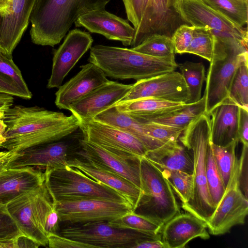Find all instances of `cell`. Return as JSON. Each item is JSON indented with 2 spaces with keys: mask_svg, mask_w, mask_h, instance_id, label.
<instances>
[{
  "mask_svg": "<svg viewBox=\"0 0 248 248\" xmlns=\"http://www.w3.org/2000/svg\"><path fill=\"white\" fill-rule=\"evenodd\" d=\"M248 213V200L239 185L238 161L225 192L209 219L206 222L210 234L222 235L232 227L245 223Z\"/></svg>",
  "mask_w": 248,
  "mask_h": 248,
  "instance_id": "13",
  "label": "cell"
},
{
  "mask_svg": "<svg viewBox=\"0 0 248 248\" xmlns=\"http://www.w3.org/2000/svg\"><path fill=\"white\" fill-rule=\"evenodd\" d=\"M37 0H11L6 13L0 15V51L12 53L27 29Z\"/></svg>",
  "mask_w": 248,
  "mask_h": 248,
  "instance_id": "18",
  "label": "cell"
},
{
  "mask_svg": "<svg viewBox=\"0 0 248 248\" xmlns=\"http://www.w3.org/2000/svg\"><path fill=\"white\" fill-rule=\"evenodd\" d=\"M7 125L3 122L2 119H0V146L1 144L5 140L3 134L6 130Z\"/></svg>",
  "mask_w": 248,
  "mask_h": 248,
  "instance_id": "53",
  "label": "cell"
},
{
  "mask_svg": "<svg viewBox=\"0 0 248 248\" xmlns=\"http://www.w3.org/2000/svg\"><path fill=\"white\" fill-rule=\"evenodd\" d=\"M60 222L58 213L53 206V209L48 214L46 221V230L47 234L48 233H57L59 228Z\"/></svg>",
  "mask_w": 248,
  "mask_h": 248,
  "instance_id": "48",
  "label": "cell"
},
{
  "mask_svg": "<svg viewBox=\"0 0 248 248\" xmlns=\"http://www.w3.org/2000/svg\"><path fill=\"white\" fill-rule=\"evenodd\" d=\"M248 145H243L241 155L238 161L239 181L240 187L248 198Z\"/></svg>",
  "mask_w": 248,
  "mask_h": 248,
  "instance_id": "46",
  "label": "cell"
},
{
  "mask_svg": "<svg viewBox=\"0 0 248 248\" xmlns=\"http://www.w3.org/2000/svg\"><path fill=\"white\" fill-rule=\"evenodd\" d=\"M238 140L243 145H248V109L239 108Z\"/></svg>",
  "mask_w": 248,
  "mask_h": 248,
  "instance_id": "47",
  "label": "cell"
},
{
  "mask_svg": "<svg viewBox=\"0 0 248 248\" xmlns=\"http://www.w3.org/2000/svg\"><path fill=\"white\" fill-rule=\"evenodd\" d=\"M75 154L121 176L141 189L140 158L137 160L121 158L83 138L80 140V148Z\"/></svg>",
  "mask_w": 248,
  "mask_h": 248,
  "instance_id": "21",
  "label": "cell"
},
{
  "mask_svg": "<svg viewBox=\"0 0 248 248\" xmlns=\"http://www.w3.org/2000/svg\"><path fill=\"white\" fill-rule=\"evenodd\" d=\"M215 36L203 94L205 113L208 115L228 98L236 69L242 62L248 61V46L229 34Z\"/></svg>",
  "mask_w": 248,
  "mask_h": 248,
  "instance_id": "5",
  "label": "cell"
},
{
  "mask_svg": "<svg viewBox=\"0 0 248 248\" xmlns=\"http://www.w3.org/2000/svg\"><path fill=\"white\" fill-rule=\"evenodd\" d=\"M210 117L205 113L193 121L178 140L190 153L193 160V186L191 198L182 208L206 222L216 208L210 197L206 177V157L210 144Z\"/></svg>",
  "mask_w": 248,
  "mask_h": 248,
  "instance_id": "3",
  "label": "cell"
},
{
  "mask_svg": "<svg viewBox=\"0 0 248 248\" xmlns=\"http://www.w3.org/2000/svg\"><path fill=\"white\" fill-rule=\"evenodd\" d=\"M140 122L149 136L164 143L178 141L180 136L185 129L151 122Z\"/></svg>",
  "mask_w": 248,
  "mask_h": 248,
  "instance_id": "42",
  "label": "cell"
},
{
  "mask_svg": "<svg viewBox=\"0 0 248 248\" xmlns=\"http://www.w3.org/2000/svg\"><path fill=\"white\" fill-rule=\"evenodd\" d=\"M142 196L134 212L163 226L180 213L172 187L161 170L145 157L140 159Z\"/></svg>",
  "mask_w": 248,
  "mask_h": 248,
  "instance_id": "7",
  "label": "cell"
},
{
  "mask_svg": "<svg viewBox=\"0 0 248 248\" xmlns=\"http://www.w3.org/2000/svg\"><path fill=\"white\" fill-rule=\"evenodd\" d=\"M160 170L182 203L188 202L192 193V174L180 170Z\"/></svg>",
  "mask_w": 248,
  "mask_h": 248,
  "instance_id": "41",
  "label": "cell"
},
{
  "mask_svg": "<svg viewBox=\"0 0 248 248\" xmlns=\"http://www.w3.org/2000/svg\"><path fill=\"white\" fill-rule=\"evenodd\" d=\"M60 222L67 224L109 221L130 212L131 205L126 202L100 199H89L53 202Z\"/></svg>",
  "mask_w": 248,
  "mask_h": 248,
  "instance_id": "12",
  "label": "cell"
},
{
  "mask_svg": "<svg viewBox=\"0 0 248 248\" xmlns=\"http://www.w3.org/2000/svg\"><path fill=\"white\" fill-rule=\"evenodd\" d=\"M144 97H154L186 104L189 99V93L182 74L173 71L137 80L119 102Z\"/></svg>",
  "mask_w": 248,
  "mask_h": 248,
  "instance_id": "14",
  "label": "cell"
},
{
  "mask_svg": "<svg viewBox=\"0 0 248 248\" xmlns=\"http://www.w3.org/2000/svg\"><path fill=\"white\" fill-rule=\"evenodd\" d=\"M83 138L129 160L145 157L148 151L136 137L112 126L95 120L80 121Z\"/></svg>",
  "mask_w": 248,
  "mask_h": 248,
  "instance_id": "11",
  "label": "cell"
},
{
  "mask_svg": "<svg viewBox=\"0 0 248 248\" xmlns=\"http://www.w3.org/2000/svg\"><path fill=\"white\" fill-rule=\"evenodd\" d=\"M48 246L51 248H93L92 246L75 241L57 233L47 234Z\"/></svg>",
  "mask_w": 248,
  "mask_h": 248,
  "instance_id": "45",
  "label": "cell"
},
{
  "mask_svg": "<svg viewBox=\"0 0 248 248\" xmlns=\"http://www.w3.org/2000/svg\"><path fill=\"white\" fill-rule=\"evenodd\" d=\"M175 0H148L142 20L131 45L134 47L149 36L158 33L170 37L182 21L175 12Z\"/></svg>",
  "mask_w": 248,
  "mask_h": 248,
  "instance_id": "17",
  "label": "cell"
},
{
  "mask_svg": "<svg viewBox=\"0 0 248 248\" xmlns=\"http://www.w3.org/2000/svg\"><path fill=\"white\" fill-rule=\"evenodd\" d=\"M110 0H37L30 19L32 42L54 46L60 43L78 16L105 9Z\"/></svg>",
  "mask_w": 248,
  "mask_h": 248,
  "instance_id": "2",
  "label": "cell"
},
{
  "mask_svg": "<svg viewBox=\"0 0 248 248\" xmlns=\"http://www.w3.org/2000/svg\"><path fill=\"white\" fill-rule=\"evenodd\" d=\"M111 226L124 230L135 231L145 233L161 232L163 226L152 219L134 212H130L119 217L108 221Z\"/></svg>",
  "mask_w": 248,
  "mask_h": 248,
  "instance_id": "36",
  "label": "cell"
},
{
  "mask_svg": "<svg viewBox=\"0 0 248 248\" xmlns=\"http://www.w3.org/2000/svg\"><path fill=\"white\" fill-rule=\"evenodd\" d=\"M206 222L188 213L178 214L165 223L161 231L165 248H182L196 238L208 239Z\"/></svg>",
  "mask_w": 248,
  "mask_h": 248,
  "instance_id": "23",
  "label": "cell"
},
{
  "mask_svg": "<svg viewBox=\"0 0 248 248\" xmlns=\"http://www.w3.org/2000/svg\"><path fill=\"white\" fill-rule=\"evenodd\" d=\"M93 120L108 124L133 135L144 145L148 152L157 150L169 144L149 136L141 123L128 114L119 111L114 106L98 113Z\"/></svg>",
  "mask_w": 248,
  "mask_h": 248,
  "instance_id": "27",
  "label": "cell"
},
{
  "mask_svg": "<svg viewBox=\"0 0 248 248\" xmlns=\"http://www.w3.org/2000/svg\"><path fill=\"white\" fill-rule=\"evenodd\" d=\"M194 29V26L184 24L175 30L171 36L175 53H186L192 40Z\"/></svg>",
  "mask_w": 248,
  "mask_h": 248,
  "instance_id": "43",
  "label": "cell"
},
{
  "mask_svg": "<svg viewBox=\"0 0 248 248\" xmlns=\"http://www.w3.org/2000/svg\"><path fill=\"white\" fill-rule=\"evenodd\" d=\"M44 172L45 182L53 202L100 199L129 203L113 188L76 168L68 166L58 169L47 168Z\"/></svg>",
  "mask_w": 248,
  "mask_h": 248,
  "instance_id": "6",
  "label": "cell"
},
{
  "mask_svg": "<svg viewBox=\"0 0 248 248\" xmlns=\"http://www.w3.org/2000/svg\"><path fill=\"white\" fill-rule=\"evenodd\" d=\"M59 234L90 245L93 248H134L138 243L161 239V233H145L116 228L107 221L67 224Z\"/></svg>",
  "mask_w": 248,
  "mask_h": 248,
  "instance_id": "9",
  "label": "cell"
},
{
  "mask_svg": "<svg viewBox=\"0 0 248 248\" xmlns=\"http://www.w3.org/2000/svg\"><path fill=\"white\" fill-rule=\"evenodd\" d=\"M13 102L12 96L0 93V111H5L13 106Z\"/></svg>",
  "mask_w": 248,
  "mask_h": 248,
  "instance_id": "50",
  "label": "cell"
},
{
  "mask_svg": "<svg viewBox=\"0 0 248 248\" xmlns=\"http://www.w3.org/2000/svg\"><path fill=\"white\" fill-rule=\"evenodd\" d=\"M77 27H84L111 40L119 41L124 46H131L135 28L127 19L109 13L105 9L93 10L78 16L74 22Z\"/></svg>",
  "mask_w": 248,
  "mask_h": 248,
  "instance_id": "20",
  "label": "cell"
},
{
  "mask_svg": "<svg viewBox=\"0 0 248 248\" xmlns=\"http://www.w3.org/2000/svg\"><path fill=\"white\" fill-rule=\"evenodd\" d=\"M10 2L11 0H0V15L6 13Z\"/></svg>",
  "mask_w": 248,
  "mask_h": 248,
  "instance_id": "52",
  "label": "cell"
},
{
  "mask_svg": "<svg viewBox=\"0 0 248 248\" xmlns=\"http://www.w3.org/2000/svg\"><path fill=\"white\" fill-rule=\"evenodd\" d=\"M238 142L235 140L225 146L211 143L215 163L225 187L238 162L235 150Z\"/></svg>",
  "mask_w": 248,
  "mask_h": 248,
  "instance_id": "34",
  "label": "cell"
},
{
  "mask_svg": "<svg viewBox=\"0 0 248 248\" xmlns=\"http://www.w3.org/2000/svg\"><path fill=\"white\" fill-rule=\"evenodd\" d=\"M17 153L11 152L7 155L0 159V171L7 168L10 160L16 155Z\"/></svg>",
  "mask_w": 248,
  "mask_h": 248,
  "instance_id": "51",
  "label": "cell"
},
{
  "mask_svg": "<svg viewBox=\"0 0 248 248\" xmlns=\"http://www.w3.org/2000/svg\"><path fill=\"white\" fill-rule=\"evenodd\" d=\"M67 166L76 168L93 180L113 188L127 200L134 212L137 209L142 191L126 179L76 154L68 160Z\"/></svg>",
  "mask_w": 248,
  "mask_h": 248,
  "instance_id": "24",
  "label": "cell"
},
{
  "mask_svg": "<svg viewBox=\"0 0 248 248\" xmlns=\"http://www.w3.org/2000/svg\"><path fill=\"white\" fill-rule=\"evenodd\" d=\"M0 93L30 99L32 93L21 72L13 61L0 51Z\"/></svg>",
  "mask_w": 248,
  "mask_h": 248,
  "instance_id": "30",
  "label": "cell"
},
{
  "mask_svg": "<svg viewBox=\"0 0 248 248\" xmlns=\"http://www.w3.org/2000/svg\"><path fill=\"white\" fill-rule=\"evenodd\" d=\"M131 48L144 54L176 62L171 37L165 34H153L138 46Z\"/></svg>",
  "mask_w": 248,
  "mask_h": 248,
  "instance_id": "32",
  "label": "cell"
},
{
  "mask_svg": "<svg viewBox=\"0 0 248 248\" xmlns=\"http://www.w3.org/2000/svg\"><path fill=\"white\" fill-rule=\"evenodd\" d=\"M187 85L189 99L186 104L195 103L201 99V92L206 78L205 67L202 62L186 61L177 64Z\"/></svg>",
  "mask_w": 248,
  "mask_h": 248,
  "instance_id": "33",
  "label": "cell"
},
{
  "mask_svg": "<svg viewBox=\"0 0 248 248\" xmlns=\"http://www.w3.org/2000/svg\"><path fill=\"white\" fill-rule=\"evenodd\" d=\"M93 41L88 32L75 29L68 32L62 44L54 53L47 88H59L62 85L70 70L91 48Z\"/></svg>",
  "mask_w": 248,
  "mask_h": 248,
  "instance_id": "16",
  "label": "cell"
},
{
  "mask_svg": "<svg viewBox=\"0 0 248 248\" xmlns=\"http://www.w3.org/2000/svg\"><path fill=\"white\" fill-rule=\"evenodd\" d=\"M173 8L181 21L189 25L226 31L248 43L247 28L237 25L202 0H175Z\"/></svg>",
  "mask_w": 248,
  "mask_h": 248,
  "instance_id": "15",
  "label": "cell"
},
{
  "mask_svg": "<svg viewBox=\"0 0 248 248\" xmlns=\"http://www.w3.org/2000/svg\"><path fill=\"white\" fill-rule=\"evenodd\" d=\"M107 77L137 81L175 71L176 62L144 54L132 49L96 45L90 48L88 59Z\"/></svg>",
  "mask_w": 248,
  "mask_h": 248,
  "instance_id": "4",
  "label": "cell"
},
{
  "mask_svg": "<svg viewBox=\"0 0 248 248\" xmlns=\"http://www.w3.org/2000/svg\"><path fill=\"white\" fill-rule=\"evenodd\" d=\"M239 107L227 98L209 114L210 122V142L225 146L238 140Z\"/></svg>",
  "mask_w": 248,
  "mask_h": 248,
  "instance_id": "26",
  "label": "cell"
},
{
  "mask_svg": "<svg viewBox=\"0 0 248 248\" xmlns=\"http://www.w3.org/2000/svg\"><path fill=\"white\" fill-rule=\"evenodd\" d=\"M132 86L109 80L72 104L69 110L80 121L93 120L98 113L120 101Z\"/></svg>",
  "mask_w": 248,
  "mask_h": 248,
  "instance_id": "19",
  "label": "cell"
},
{
  "mask_svg": "<svg viewBox=\"0 0 248 248\" xmlns=\"http://www.w3.org/2000/svg\"><path fill=\"white\" fill-rule=\"evenodd\" d=\"M239 107L248 109V62H242L232 78L228 97Z\"/></svg>",
  "mask_w": 248,
  "mask_h": 248,
  "instance_id": "38",
  "label": "cell"
},
{
  "mask_svg": "<svg viewBox=\"0 0 248 248\" xmlns=\"http://www.w3.org/2000/svg\"><path fill=\"white\" fill-rule=\"evenodd\" d=\"M7 127L0 147L17 153L30 147L54 142L79 128L80 120L38 106H12L2 118Z\"/></svg>",
  "mask_w": 248,
  "mask_h": 248,
  "instance_id": "1",
  "label": "cell"
},
{
  "mask_svg": "<svg viewBox=\"0 0 248 248\" xmlns=\"http://www.w3.org/2000/svg\"><path fill=\"white\" fill-rule=\"evenodd\" d=\"M206 177L209 194L216 208L221 199L226 187L215 163L211 142L206 153Z\"/></svg>",
  "mask_w": 248,
  "mask_h": 248,
  "instance_id": "39",
  "label": "cell"
},
{
  "mask_svg": "<svg viewBox=\"0 0 248 248\" xmlns=\"http://www.w3.org/2000/svg\"><path fill=\"white\" fill-rule=\"evenodd\" d=\"M127 20L136 30L142 20L146 7V0H122Z\"/></svg>",
  "mask_w": 248,
  "mask_h": 248,
  "instance_id": "44",
  "label": "cell"
},
{
  "mask_svg": "<svg viewBox=\"0 0 248 248\" xmlns=\"http://www.w3.org/2000/svg\"><path fill=\"white\" fill-rule=\"evenodd\" d=\"M4 111H0V119H2L4 115Z\"/></svg>",
  "mask_w": 248,
  "mask_h": 248,
  "instance_id": "54",
  "label": "cell"
},
{
  "mask_svg": "<svg viewBox=\"0 0 248 248\" xmlns=\"http://www.w3.org/2000/svg\"><path fill=\"white\" fill-rule=\"evenodd\" d=\"M82 138L79 128L60 140L17 152L9 161L7 168L30 166L45 169L65 167L68 160L79 149L80 140Z\"/></svg>",
  "mask_w": 248,
  "mask_h": 248,
  "instance_id": "10",
  "label": "cell"
},
{
  "mask_svg": "<svg viewBox=\"0 0 248 248\" xmlns=\"http://www.w3.org/2000/svg\"><path fill=\"white\" fill-rule=\"evenodd\" d=\"M45 181V172L33 167L5 168L0 171V202L6 204Z\"/></svg>",
  "mask_w": 248,
  "mask_h": 248,
  "instance_id": "25",
  "label": "cell"
},
{
  "mask_svg": "<svg viewBox=\"0 0 248 248\" xmlns=\"http://www.w3.org/2000/svg\"><path fill=\"white\" fill-rule=\"evenodd\" d=\"M145 157L160 169L180 170L192 174L193 160L191 154L178 141L148 152Z\"/></svg>",
  "mask_w": 248,
  "mask_h": 248,
  "instance_id": "29",
  "label": "cell"
},
{
  "mask_svg": "<svg viewBox=\"0 0 248 248\" xmlns=\"http://www.w3.org/2000/svg\"><path fill=\"white\" fill-rule=\"evenodd\" d=\"M242 0L248 1V0Z\"/></svg>",
  "mask_w": 248,
  "mask_h": 248,
  "instance_id": "55",
  "label": "cell"
},
{
  "mask_svg": "<svg viewBox=\"0 0 248 248\" xmlns=\"http://www.w3.org/2000/svg\"><path fill=\"white\" fill-rule=\"evenodd\" d=\"M7 209L23 235L39 246L48 245L47 217L53 208L45 182L6 203Z\"/></svg>",
  "mask_w": 248,
  "mask_h": 248,
  "instance_id": "8",
  "label": "cell"
},
{
  "mask_svg": "<svg viewBox=\"0 0 248 248\" xmlns=\"http://www.w3.org/2000/svg\"><path fill=\"white\" fill-rule=\"evenodd\" d=\"M185 104L154 97H144L119 102L113 106L119 111L141 121L181 108Z\"/></svg>",
  "mask_w": 248,
  "mask_h": 248,
  "instance_id": "28",
  "label": "cell"
},
{
  "mask_svg": "<svg viewBox=\"0 0 248 248\" xmlns=\"http://www.w3.org/2000/svg\"><path fill=\"white\" fill-rule=\"evenodd\" d=\"M237 25L244 27L248 20V1L242 0H202Z\"/></svg>",
  "mask_w": 248,
  "mask_h": 248,
  "instance_id": "35",
  "label": "cell"
},
{
  "mask_svg": "<svg viewBox=\"0 0 248 248\" xmlns=\"http://www.w3.org/2000/svg\"><path fill=\"white\" fill-rule=\"evenodd\" d=\"M204 96L198 101L185 104L181 108L166 113L162 115L140 122H151L174 127L186 129L193 121L205 113ZM138 121V120H137Z\"/></svg>",
  "mask_w": 248,
  "mask_h": 248,
  "instance_id": "31",
  "label": "cell"
},
{
  "mask_svg": "<svg viewBox=\"0 0 248 248\" xmlns=\"http://www.w3.org/2000/svg\"><path fill=\"white\" fill-rule=\"evenodd\" d=\"M215 39L210 28L194 27L192 40L186 53L198 55L210 62Z\"/></svg>",
  "mask_w": 248,
  "mask_h": 248,
  "instance_id": "37",
  "label": "cell"
},
{
  "mask_svg": "<svg viewBox=\"0 0 248 248\" xmlns=\"http://www.w3.org/2000/svg\"><path fill=\"white\" fill-rule=\"evenodd\" d=\"M80 68V71L55 93V104L59 109L69 110L72 104L109 80L101 69L91 62Z\"/></svg>",
  "mask_w": 248,
  "mask_h": 248,
  "instance_id": "22",
  "label": "cell"
},
{
  "mask_svg": "<svg viewBox=\"0 0 248 248\" xmlns=\"http://www.w3.org/2000/svg\"><path fill=\"white\" fill-rule=\"evenodd\" d=\"M134 248H165L161 239L144 241L136 244Z\"/></svg>",
  "mask_w": 248,
  "mask_h": 248,
  "instance_id": "49",
  "label": "cell"
},
{
  "mask_svg": "<svg viewBox=\"0 0 248 248\" xmlns=\"http://www.w3.org/2000/svg\"><path fill=\"white\" fill-rule=\"evenodd\" d=\"M21 235L6 204L0 202V248H17L18 239Z\"/></svg>",
  "mask_w": 248,
  "mask_h": 248,
  "instance_id": "40",
  "label": "cell"
}]
</instances>
